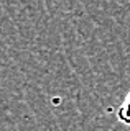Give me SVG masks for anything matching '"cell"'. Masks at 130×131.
<instances>
[{
	"label": "cell",
	"instance_id": "obj_1",
	"mask_svg": "<svg viewBox=\"0 0 130 131\" xmlns=\"http://www.w3.org/2000/svg\"><path fill=\"white\" fill-rule=\"evenodd\" d=\"M117 118H119L120 123L130 126V92L127 93V97L124 98L122 105L119 106V110H117Z\"/></svg>",
	"mask_w": 130,
	"mask_h": 131
}]
</instances>
